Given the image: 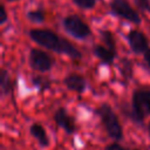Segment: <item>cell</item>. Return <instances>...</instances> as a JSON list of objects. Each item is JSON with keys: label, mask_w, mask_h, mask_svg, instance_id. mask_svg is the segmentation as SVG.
Segmentation results:
<instances>
[{"label": "cell", "mask_w": 150, "mask_h": 150, "mask_svg": "<svg viewBox=\"0 0 150 150\" xmlns=\"http://www.w3.org/2000/svg\"><path fill=\"white\" fill-rule=\"evenodd\" d=\"M28 35L39 46L47 48L49 50L56 52L59 54H64L75 60L81 59L82 56L81 52L74 45H71L67 39L59 36L56 33H54L50 29L34 28L28 32Z\"/></svg>", "instance_id": "1"}, {"label": "cell", "mask_w": 150, "mask_h": 150, "mask_svg": "<svg viewBox=\"0 0 150 150\" xmlns=\"http://www.w3.org/2000/svg\"><path fill=\"white\" fill-rule=\"evenodd\" d=\"M96 114L98 115L109 137H111L115 141H120L123 138V129L121 127L118 117L109 104L107 103L101 104L97 108Z\"/></svg>", "instance_id": "2"}, {"label": "cell", "mask_w": 150, "mask_h": 150, "mask_svg": "<svg viewBox=\"0 0 150 150\" xmlns=\"http://www.w3.org/2000/svg\"><path fill=\"white\" fill-rule=\"evenodd\" d=\"M148 115H150V90L138 89L132 94L129 117L136 123H142Z\"/></svg>", "instance_id": "3"}, {"label": "cell", "mask_w": 150, "mask_h": 150, "mask_svg": "<svg viewBox=\"0 0 150 150\" xmlns=\"http://www.w3.org/2000/svg\"><path fill=\"white\" fill-rule=\"evenodd\" d=\"M64 30L75 39H86L91 34L90 27L77 15H68L62 20Z\"/></svg>", "instance_id": "4"}, {"label": "cell", "mask_w": 150, "mask_h": 150, "mask_svg": "<svg viewBox=\"0 0 150 150\" xmlns=\"http://www.w3.org/2000/svg\"><path fill=\"white\" fill-rule=\"evenodd\" d=\"M110 11L114 15L130 21L132 23H139L141 16L132 8V6L127 0H111L110 1Z\"/></svg>", "instance_id": "5"}, {"label": "cell", "mask_w": 150, "mask_h": 150, "mask_svg": "<svg viewBox=\"0 0 150 150\" xmlns=\"http://www.w3.org/2000/svg\"><path fill=\"white\" fill-rule=\"evenodd\" d=\"M29 64L32 66L33 69L41 73H46L52 69L54 62H53V59L46 52L33 48L29 52Z\"/></svg>", "instance_id": "6"}, {"label": "cell", "mask_w": 150, "mask_h": 150, "mask_svg": "<svg viewBox=\"0 0 150 150\" xmlns=\"http://www.w3.org/2000/svg\"><path fill=\"white\" fill-rule=\"evenodd\" d=\"M128 43L135 54H144L149 49L146 36L137 29H131L128 33Z\"/></svg>", "instance_id": "7"}, {"label": "cell", "mask_w": 150, "mask_h": 150, "mask_svg": "<svg viewBox=\"0 0 150 150\" xmlns=\"http://www.w3.org/2000/svg\"><path fill=\"white\" fill-rule=\"evenodd\" d=\"M54 121L55 123L62 128L67 134L71 135L76 131V124L74 118L67 112V110L64 108H59L55 112H54Z\"/></svg>", "instance_id": "8"}, {"label": "cell", "mask_w": 150, "mask_h": 150, "mask_svg": "<svg viewBox=\"0 0 150 150\" xmlns=\"http://www.w3.org/2000/svg\"><path fill=\"white\" fill-rule=\"evenodd\" d=\"M64 86L71 90V91H76V93H83L87 88V82L86 79L79 74H69L68 76L64 77L63 80Z\"/></svg>", "instance_id": "9"}, {"label": "cell", "mask_w": 150, "mask_h": 150, "mask_svg": "<svg viewBox=\"0 0 150 150\" xmlns=\"http://www.w3.org/2000/svg\"><path fill=\"white\" fill-rule=\"evenodd\" d=\"M93 54L98 60H101L103 64H111L116 57V52L109 49L105 46H101V45H95L93 47Z\"/></svg>", "instance_id": "10"}, {"label": "cell", "mask_w": 150, "mask_h": 150, "mask_svg": "<svg viewBox=\"0 0 150 150\" xmlns=\"http://www.w3.org/2000/svg\"><path fill=\"white\" fill-rule=\"evenodd\" d=\"M29 132L30 135L38 141V143L40 144V146L42 148H47L49 146V137L45 130V128L40 124V123H33L29 128Z\"/></svg>", "instance_id": "11"}, {"label": "cell", "mask_w": 150, "mask_h": 150, "mask_svg": "<svg viewBox=\"0 0 150 150\" xmlns=\"http://www.w3.org/2000/svg\"><path fill=\"white\" fill-rule=\"evenodd\" d=\"M0 88H1V95L7 96L12 93L13 90V83L12 80L7 73L6 69H1V75H0Z\"/></svg>", "instance_id": "12"}, {"label": "cell", "mask_w": 150, "mask_h": 150, "mask_svg": "<svg viewBox=\"0 0 150 150\" xmlns=\"http://www.w3.org/2000/svg\"><path fill=\"white\" fill-rule=\"evenodd\" d=\"M100 36L102 42L104 43L105 47H108L109 49L116 52V42H115V38L114 34L110 30H101L100 32Z\"/></svg>", "instance_id": "13"}, {"label": "cell", "mask_w": 150, "mask_h": 150, "mask_svg": "<svg viewBox=\"0 0 150 150\" xmlns=\"http://www.w3.org/2000/svg\"><path fill=\"white\" fill-rule=\"evenodd\" d=\"M120 68H121V74L125 80H129L132 76V63L128 59H123L121 61Z\"/></svg>", "instance_id": "14"}, {"label": "cell", "mask_w": 150, "mask_h": 150, "mask_svg": "<svg viewBox=\"0 0 150 150\" xmlns=\"http://www.w3.org/2000/svg\"><path fill=\"white\" fill-rule=\"evenodd\" d=\"M32 82L33 84L40 90V91H43V90H47L49 89L50 87V81L46 77H42V76H33L32 77Z\"/></svg>", "instance_id": "15"}, {"label": "cell", "mask_w": 150, "mask_h": 150, "mask_svg": "<svg viewBox=\"0 0 150 150\" xmlns=\"http://www.w3.org/2000/svg\"><path fill=\"white\" fill-rule=\"evenodd\" d=\"M27 19L34 23H41L45 21V12L42 9H34L27 13Z\"/></svg>", "instance_id": "16"}, {"label": "cell", "mask_w": 150, "mask_h": 150, "mask_svg": "<svg viewBox=\"0 0 150 150\" xmlns=\"http://www.w3.org/2000/svg\"><path fill=\"white\" fill-rule=\"evenodd\" d=\"M73 2L82 9H91L95 6L96 0H73Z\"/></svg>", "instance_id": "17"}, {"label": "cell", "mask_w": 150, "mask_h": 150, "mask_svg": "<svg viewBox=\"0 0 150 150\" xmlns=\"http://www.w3.org/2000/svg\"><path fill=\"white\" fill-rule=\"evenodd\" d=\"M135 2L142 11H150V1L149 0H135Z\"/></svg>", "instance_id": "18"}, {"label": "cell", "mask_w": 150, "mask_h": 150, "mask_svg": "<svg viewBox=\"0 0 150 150\" xmlns=\"http://www.w3.org/2000/svg\"><path fill=\"white\" fill-rule=\"evenodd\" d=\"M104 150H128V149H124L122 145H120L118 143H110L105 146Z\"/></svg>", "instance_id": "19"}, {"label": "cell", "mask_w": 150, "mask_h": 150, "mask_svg": "<svg viewBox=\"0 0 150 150\" xmlns=\"http://www.w3.org/2000/svg\"><path fill=\"white\" fill-rule=\"evenodd\" d=\"M8 16H7V12H6V8L4 5H1V19H0V23L4 25L6 21H7Z\"/></svg>", "instance_id": "20"}, {"label": "cell", "mask_w": 150, "mask_h": 150, "mask_svg": "<svg viewBox=\"0 0 150 150\" xmlns=\"http://www.w3.org/2000/svg\"><path fill=\"white\" fill-rule=\"evenodd\" d=\"M144 60H145V62H146V64L150 67V48L144 53Z\"/></svg>", "instance_id": "21"}, {"label": "cell", "mask_w": 150, "mask_h": 150, "mask_svg": "<svg viewBox=\"0 0 150 150\" xmlns=\"http://www.w3.org/2000/svg\"><path fill=\"white\" fill-rule=\"evenodd\" d=\"M148 131H149V135H150V123H149V125H148Z\"/></svg>", "instance_id": "22"}, {"label": "cell", "mask_w": 150, "mask_h": 150, "mask_svg": "<svg viewBox=\"0 0 150 150\" xmlns=\"http://www.w3.org/2000/svg\"><path fill=\"white\" fill-rule=\"evenodd\" d=\"M7 1H18V0H7Z\"/></svg>", "instance_id": "23"}, {"label": "cell", "mask_w": 150, "mask_h": 150, "mask_svg": "<svg viewBox=\"0 0 150 150\" xmlns=\"http://www.w3.org/2000/svg\"><path fill=\"white\" fill-rule=\"evenodd\" d=\"M128 150H129V149H128ZM131 150H137V149H131Z\"/></svg>", "instance_id": "24"}, {"label": "cell", "mask_w": 150, "mask_h": 150, "mask_svg": "<svg viewBox=\"0 0 150 150\" xmlns=\"http://www.w3.org/2000/svg\"><path fill=\"white\" fill-rule=\"evenodd\" d=\"M149 150H150V148H149Z\"/></svg>", "instance_id": "25"}]
</instances>
